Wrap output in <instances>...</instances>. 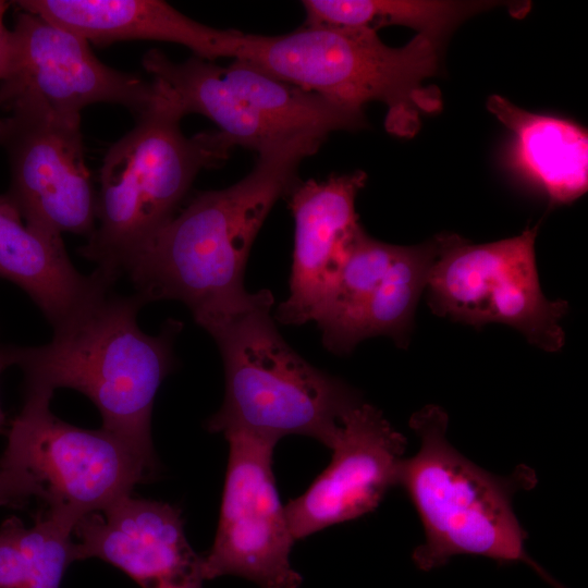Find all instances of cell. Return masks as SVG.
Returning a JSON list of instances; mask_svg holds the SVG:
<instances>
[{
	"label": "cell",
	"instance_id": "18",
	"mask_svg": "<svg viewBox=\"0 0 588 588\" xmlns=\"http://www.w3.org/2000/svg\"><path fill=\"white\" fill-rule=\"evenodd\" d=\"M399 248L370 237L363 228L356 232L336 281L314 320L328 351L344 355L357 345L354 336L360 315Z\"/></svg>",
	"mask_w": 588,
	"mask_h": 588
},
{
	"label": "cell",
	"instance_id": "23",
	"mask_svg": "<svg viewBox=\"0 0 588 588\" xmlns=\"http://www.w3.org/2000/svg\"><path fill=\"white\" fill-rule=\"evenodd\" d=\"M10 3L11 2L0 0V78L4 68L10 36V29H8L4 24V15Z\"/></svg>",
	"mask_w": 588,
	"mask_h": 588
},
{
	"label": "cell",
	"instance_id": "2",
	"mask_svg": "<svg viewBox=\"0 0 588 588\" xmlns=\"http://www.w3.org/2000/svg\"><path fill=\"white\" fill-rule=\"evenodd\" d=\"M111 289L54 329L47 344L0 350L9 366L21 368L24 385L83 393L99 411L102 429L157 465L152 407L175 364L173 345L183 323L169 319L158 334H147L137 322L145 301L136 293L119 295Z\"/></svg>",
	"mask_w": 588,
	"mask_h": 588
},
{
	"label": "cell",
	"instance_id": "16",
	"mask_svg": "<svg viewBox=\"0 0 588 588\" xmlns=\"http://www.w3.org/2000/svg\"><path fill=\"white\" fill-rule=\"evenodd\" d=\"M0 279L20 286L52 329L74 317L101 291L115 283L95 269L79 273L62 236L28 225L0 196Z\"/></svg>",
	"mask_w": 588,
	"mask_h": 588
},
{
	"label": "cell",
	"instance_id": "20",
	"mask_svg": "<svg viewBox=\"0 0 588 588\" xmlns=\"http://www.w3.org/2000/svg\"><path fill=\"white\" fill-rule=\"evenodd\" d=\"M444 233L415 246H400L385 275L366 304L355 329V342L377 335L406 347L418 299L443 244Z\"/></svg>",
	"mask_w": 588,
	"mask_h": 588
},
{
	"label": "cell",
	"instance_id": "17",
	"mask_svg": "<svg viewBox=\"0 0 588 588\" xmlns=\"http://www.w3.org/2000/svg\"><path fill=\"white\" fill-rule=\"evenodd\" d=\"M488 110L515 136V158L524 172L549 196L551 205L568 204L588 186V136L564 119L536 114L500 95Z\"/></svg>",
	"mask_w": 588,
	"mask_h": 588
},
{
	"label": "cell",
	"instance_id": "8",
	"mask_svg": "<svg viewBox=\"0 0 588 588\" xmlns=\"http://www.w3.org/2000/svg\"><path fill=\"white\" fill-rule=\"evenodd\" d=\"M537 230L536 225L476 245L444 233L426 287L432 313L475 328L505 323L531 345L560 351L565 341L560 322L568 304L542 293L535 257Z\"/></svg>",
	"mask_w": 588,
	"mask_h": 588
},
{
	"label": "cell",
	"instance_id": "6",
	"mask_svg": "<svg viewBox=\"0 0 588 588\" xmlns=\"http://www.w3.org/2000/svg\"><path fill=\"white\" fill-rule=\"evenodd\" d=\"M181 119L154 101L103 158L96 228L79 253L115 282L127 261L177 213L199 171L226 160L234 147L219 131L187 137Z\"/></svg>",
	"mask_w": 588,
	"mask_h": 588
},
{
	"label": "cell",
	"instance_id": "4",
	"mask_svg": "<svg viewBox=\"0 0 588 588\" xmlns=\"http://www.w3.org/2000/svg\"><path fill=\"white\" fill-rule=\"evenodd\" d=\"M440 45V39L417 34L392 48L367 28L304 25L278 36L245 34L235 59L355 114L365 115L367 102L381 101L388 108L387 131L412 137L420 113L442 107L439 88L424 84L438 70Z\"/></svg>",
	"mask_w": 588,
	"mask_h": 588
},
{
	"label": "cell",
	"instance_id": "3",
	"mask_svg": "<svg viewBox=\"0 0 588 588\" xmlns=\"http://www.w3.org/2000/svg\"><path fill=\"white\" fill-rule=\"evenodd\" d=\"M270 291L201 326L216 341L224 368V397L207 421L210 432L246 433L277 444L307 436L331 449L343 416L362 401L343 380L296 353L271 317Z\"/></svg>",
	"mask_w": 588,
	"mask_h": 588
},
{
	"label": "cell",
	"instance_id": "24",
	"mask_svg": "<svg viewBox=\"0 0 588 588\" xmlns=\"http://www.w3.org/2000/svg\"><path fill=\"white\" fill-rule=\"evenodd\" d=\"M7 367H9L8 360L0 350V375ZM7 418L0 405V433H7Z\"/></svg>",
	"mask_w": 588,
	"mask_h": 588
},
{
	"label": "cell",
	"instance_id": "9",
	"mask_svg": "<svg viewBox=\"0 0 588 588\" xmlns=\"http://www.w3.org/2000/svg\"><path fill=\"white\" fill-rule=\"evenodd\" d=\"M150 82L102 63L78 34L40 15L19 11L10 29L0 78V110L36 108L81 119L96 102L126 107L138 117L154 103Z\"/></svg>",
	"mask_w": 588,
	"mask_h": 588
},
{
	"label": "cell",
	"instance_id": "5",
	"mask_svg": "<svg viewBox=\"0 0 588 588\" xmlns=\"http://www.w3.org/2000/svg\"><path fill=\"white\" fill-rule=\"evenodd\" d=\"M448 425V414L438 405L424 406L409 418L420 445L403 458L397 487L405 490L424 528V542L413 552L416 566L431 571L456 555H479L526 563L547 583L563 588L527 553V532L513 509L514 495L537 485L535 470L523 464L509 476L485 470L449 442Z\"/></svg>",
	"mask_w": 588,
	"mask_h": 588
},
{
	"label": "cell",
	"instance_id": "10",
	"mask_svg": "<svg viewBox=\"0 0 588 588\" xmlns=\"http://www.w3.org/2000/svg\"><path fill=\"white\" fill-rule=\"evenodd\" d=\"M229 460L217 532L203 556L204 580L244 577L260 588H299L290 563L295 542L272 471L275 443L242 432L224 434Z\"/></svg>",
	"mask_w": 588,
	"mask_h": 588
},
{
	"label": "cell",
	"instance_id": "14",
	"mask_svg": "<svg viewBox=\"0 0 588 588\" xmlns=\"http://www.w3.org/2000/svg\"><path fill=\"white\" fill-rule=\"evenodd\" d=\"M363 171L297 182L287 194L294 219L290 294L275 311L286 324L314 321L329 296L348 245L362 228L355 210Z\"/></svg>",
	"mask_w": 588,
	"mask_h": 588
},
{
	"label": "cell",
	"instance_id": "1",
	"mask_svg": "<svg viewBox=\"0 0 588 588\" xmlns=\"http://www.w3.org/2000/svg\"><path fill=\"white\" fill-rule=\"evenodd\" d=\"M329 134L309 130L258 152L235 184L196 194L125 265L145 303L179 301L205 322L245 305L244 270L252 245L275 201L297 183V168Z\"/></svg>",
	"mask_w": 588,
	"mask_h": 588
},
{
	"label": "cell",
	"instance_id": "11",
	"mask_svg": "<svg viewBox=\"0 0 588 588\" xmlns=\"http://www.w3.org/2000/svg\"><path fill=\"white\" fill-rule=\"evenodd\" d=\"M0 117V146L11 183L3 197L34 228L89 236L96 228L97 191L85 163L81 119L36 108Z\"/></svg>",
	"mask_w": 588,
	"mask_h": 588
},
{
	"label": "cell",
	"instance_id": "15",
	"mask_svg": "<svg viewBox=\"0 0 588 588\" xmlns=\"http://www.w3.org/2000/svg\"><path fill=\"white\" fill-rule=\"evenodd\" d=\"M20 10L65 27L88 42L158 40L183 45L213 61L235 59L244 34L217 29L189 19L160 0H20Z\"/></svg>",
	"mask_w": 588,
	"mask_h": 588
},
{
	"label": "cell",
	"instance_id": "19",
	"mask_svg": "<svg viewBox=\"0 0 588 588\" xmlns=\"http://www.w3.org/2000/svg\"><path fill=\"white\" fill-rule=\"evenodd\" d=\"M305 25L367 28L400 25L437 39L456 24L495 2L421 0H304Z\"/></svg>",
	"mask_w": 588,
	"mask_h": 588
},
{
	"label": "cell",
	"instance_id": "22",
	"mask_svg": "<svg viewBox=\"0 0 588 588\" xmlns=\"http://www.w3.org/2000/svg\"><path fill=\"white\" fill-rule=\"evenodd\" d=\"M32 498L45 500L41 486L25 473L0 465V505L22 509Z\"/></svg>",
	"mask_w": 588,
	"mask_h": 588
},
{
	"label": "cell",
	"instance_id": "21",
	"mask_svg": "<svg viewBox=\"0 0 588 588\" xmlns=\"http://www.w3.org/2000/svg\"><path fill=\"white\" fill-rule=\"evenodd\" d=\"M59 565L51 548L11 516L0 525V588H57Z\"/></svg>",
	"mask_w": 588,
	"mask_h": 588
},
{
	"label": "cell",
	"instance_id": "7",
	"mask_svg": "<svg viewBox=\"0 0 588 588\" xmlns=\"http://www.w3.org/2000/svg\"><path fill=\"white\" fill-rule=\"evenodd\" d=\"M53 392L24 385V402L7 431L0 465L34 478L46 509L72 517L100 511L151 478L157 465L100 428L84 429L50 409Z\"/></svg>",
	"mask_w": 588,
	"mask_h": 588
},
{
	"label": "cell",
	"instance_id": "12",
	"mask_svg": "<svg viewBox=\"0 0 588 588\" xmlns=\"http://www.w3.org/2000/svg\"><path fill=\"white\" fill-rule=\"evenodd\" d=\"M406 444L379 408L364 402L352 407L342 418L330 464L285 506L294 540L373 512L397 487Z\"/></svg>",
	"mask_w": 588,
	"mask_h": 588
},
{
	"label": "cell",
	"instance_id": "13",
	"mask_svg": "<svg viewBox=\"0 0 588 588\" xmlns=\"http://www.w3.org/2000/svg\"><path fill=\"white\" fill-rule=\"evenodd\" d=\"M73 537L76 560L105 561L142 588H203V556L169 503L124 495L79 518Z\"/></svg>",
	"mask_w": 588,
	"mask_h": 588
}]
</instances>
